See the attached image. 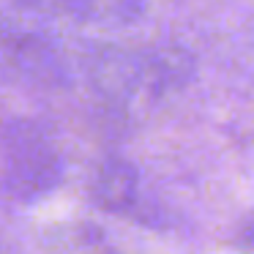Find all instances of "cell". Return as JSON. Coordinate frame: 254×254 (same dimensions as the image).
Returning <instances> with one entry per match:
<instances>
[{"instance_id":"5","label":"cell","mask_w":254,"mask_h":254,"mask_svg":"<svg viewBox=\"0 0 254 254\" xmlns=\"http://www.w3.org/2000/svg\"><path fill=\"white\" fill-rule=\"evenodd\" d=\"M139 197V172L126 159H107L90 178V199L101 210L128 213Z\"/></svg>"},{"instance_id":"3","label":"cell","mask_w":254,"mask_h":254,"mask_svg":"<svg viewBox=\"0 0 254 254\" xmlns=\"http://www.w3.org/2000/svg\"><path fill=\"white\" fill-rule=\"evenodd\" d=\"M58 44L22 22L0 19V74L28 85H58L63 79Z\"/></svg>"},{"instance_id":"2","label":"cell","mask_w":254,"mask_h":254,"mask_svg":"<svg viewBox=\"0 0 254 254\" xmlns=\"http://www.w3.org/2000/svg\"><path fill=\"white\" fill-rule=\"evenodd\" d=\"M63 153L41 123L17 118L0 128V181L19 202L52 194L63 183Z\"/></svg>"},{"instance_id":"4","label":"cell","mask_w":254,"mask_h":254,"mask_svg":"<svg viewBox=\"0 0 254 254\" xmlns=\"http://www.w3.org/2000/svg\"><path fill=\"white\" fill-rule=\"evenodd\" d=\"M41 17L79 22H131L142 14V0H14Z\"/></svg>"},{"instance_id":"1","label":"cell","mask_w":254,"mask_h":254,"mask_svg":"<svg viewBox=\"0 0 254 254\" xmlns=\"http://www.w3.org/2000/svg\"><path fill=\"white\" fill-rule=\"evenodd\" d=\"M90 74L101 96L121 107L153 101L181 88L191 74V58L178 47L161 50H99Z\"/></svg>"}]
</instances>
